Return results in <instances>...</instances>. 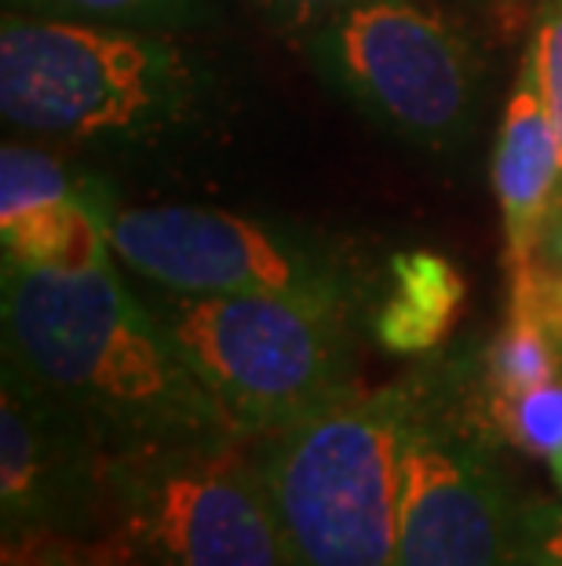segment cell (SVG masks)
Returning <instances> with one entry per match:
<instances>
[{
  "label": "cell",
  "mask_w": 562,
  "mask_h": 566,
  "mask_svg": "<svg viewBox=\"0 0 562 566\" xmlns=\"http://www.w3.org/2000/svg\"><path fill=\"white\" fill-rule=\"evenodd\" d=\"M508 566H562V501H522Z\"/></svg>",
  "instance_id": "19"
},
{
  "label": "cell",
  "mask_w": 562,
  "mask_h": 566,
  "mask_svg": "<svg viewBox=\"0 0 562 566\" xmlns=\"http://www.w3.org/2000/svg\"><path fill=\"white\" fill-rule=\"evenodd\" d=\"M548 464H552V479H555V486H559V493H562V453H559V457H552V461H548Z\"/></svg>",
  "instance_id": "21"
},
{
  "label": "cell",
  "mask_w": 562,
  "mask_h": 566,
  "mask_svg": "<svg viewBox=\"0 0 562 566\" xmlns=\"http://www.w3.org/2000/svg\"><path fill=\"white\" fill-rule=\"evenodd\" d=\"M106 534L142 566H293L253 439L106 457Z\"/></svg>",
  "instance_id": "6"
},
{
  "label": "cell",
  "mask_w": 562,
  "mask_h": 566,
  "mask_svg": "<svg viewBox=\"0 0 562 566\" xmlns=\"http://www.w3.org/2000/svg\"><path fill=\"white\" fill-rule=\"evenodd\" d=\"M475 363V358H471ZM483 399V413L489 431L500 439V446H511L537 461H552L562 453V377L537 384L530 391L505 395V399Z\"/></svg>",
  "instance_id": "15"
},
{
  "label": "cell",
  "mask_w": 562,
  "mask_h": 566,
  "mask_svg": "<svg viewBox=\"0 0 562 566\" xmlns=\"http://www.w3.org/2000/svg\"><path fill=\"white\" fill-rule=\"evenodd\" d=\"M117 263L153 289L187 296L278 293L347 311L369 307L362 268L329 238L201 205H103Z\"/></svg>",
  "instance_id": "8"
},
{
  "label": "cell",
  "mask_w": 562,
  "mask_h": 566,
  "mask_svg": "<svg viewBox=\"0 0 562 566\" xmlns=\"http://www.w3.org/2000/svg\"><path fill=\"white\" fill-rule=\"evenodd\" d=\"M416 413L402 446L399 566H508L522 501L497 461L471 355L413 373Z\"/></svg>",
  "instance_id": "7"
},
{
  "label": "cell",
  "mask_w": 562,
  "mask_h": 566,
  "mask_svg": "<svg viewBox=\"0 0 562 566\" xmlns=\"http://www.w3.org/2000/svg\"><path fill=\"white\" fill-rule=\"evenodd\" d=\"M310 66L358 114L424 154H453L483 111V55L438 8L358 0L304 33Z\"/></svg>",
  "instance_id": "5"
},
{
  "label": "cell",
  "mask_w": 562,
  "mask_h": 566,
  "mask_svg": "<svg viewBox=\"0 0 562 566\" xmlns=\"http://www.w3.org/2000/svg\"><path fill=\"white\" fill-rule=\"evenodd\" d=\"M0 537H103L106 453L63 402L0 366Z\"/></svg>",
  "instance_id": "9"
},
{
  "label": "cell",
  "mask_w": 562,
  "mask_h": 566,
  "mask_svg": "<svg viewBox=\"0 0 562 566\" xmlns=\"http://www.w3.org/2000/svg\"><path fill=\"white\" fill-rule=\"evenodd\" d=\"M110 187L81 176L52 150L0 147V249L19 268H88L114 256L103 205Z\"/></svg>",
  "instance_id": "10"
},
{
  "label": "cell",
  "mask_w": 562,
  "mask_h": 566,
  "mask_svg": "<svg viewBox=\"0 0 562 566\" xmlns=\"http://www.w3.org/2000/svg\"><path fill=\"white\" fill-rule=\"evenodd\" d=\"M494 195L505 220L508 260L530 249L544 216L562 195V139L548 114L530 52H522L516 92L500 117L494 143Z\"/></svg>",
  "instance_id": "11"
},
{
  "label": "cell",
  "mask_w": 562,
  "mask_h": 566,
  "mask_svg": "<svg viewBox=\"0 0 562 566\" xmlns=\"http://www.w3.org/2000/svg\"><path fill=\"white\" fill-rule=\"evenodd\" d=\"M0 566H142L117 537H0Z\"/></svg>",
  "instance_id": "17"
},
{
  "label": "cell",
  "mask_w": 562,
  "mask_h": 566,
  "mask_svg": "<svg viewBox=\"0 0 562 566\" xmlns=\"http://www.w3.org/2000/svg\"><path fill=\"white\" fill-rule=\"evenodd\" d=\"M271 11V19L285 22L289 30H315L318 22L340 15L343 8L358 4V0H259Z\"/></svg>",
  "instance_id": "20"
},
{
  "label": "cell",
  "mask_w": 562,
  "mask_h": 566,
  "mask_svg": "<svg viewBox=\"0 0 562 566\" xmlns=\"http://www.w3.org/2000/svg\"><path fill=\"white\" fill-rule=\"evenodd\" d=\"M205 0H4V11L26 15H59L85 22H114V27L176 30L190 22Z\"/></svg>",
  "instance_id": "16"
},
{
  "label": "cell",
  "mask_w": 562,
  "mask_h": 566,
  "mask_svg": "<svg viewBox=\"0 0 562 566\" xmlns=\"http://www.w3.org/2000/svg\"><path fill=\"white\" fill-rule=\"evenodd\" d=\"M205 66L169 30L4 11L0 114L59 147H150L205 111Z\"/></svg>",
  "instance_id": "2"
},
{
  "label": "cell",
  "mask_w": 562,
  "mask_h": 566,
  "mask_svg": "<svg viewBox=\"0 0 562 566\" xmlns=\"http://www.w3.org/2000/svg\"><path fill=\"white\" fill-rule=\"evenodd\" d=\"M4 363L63 402L106 457L242 439L117 256L88 268H0Z\"/></svg>",
  "instance_id": "1"
},
{
  "label": "cell",
  "mask_w": 562,
  "mask_h": 566,
  "mask_svg": "<svg viewBox=\"0 0 562 566\" xmlns=\"http://www.w3.org/2000/svg\"><path fill=\"white\" fill-rule=\"evenodd\" d=\"M526 52L533 59L548 114H552L555 132L562 139V0H541Z\"/></svg>",
  "instance_id": "18"
},
{
  "label": "cell",
  "mask_w": 562,
  "mask_h": 566,
  "mask_svg": "<svg viewBox=\"0 0 562 566\" xmlns=\"http://www.w3.org/2000/svg\"><path fill=\"white\" fill-rule=\"evenodd\" d=\"M416 380L358 388L253 439L293 566H399L402 446Z\"/></svg>",
  "instance_id": "3"
},
{
  "label": "cell",
  "mask_w": 562,
  "mask_h": 566,
  "mask_svg": "<svg viewBox=\"0 0 562 566\" xmlns=\"http://www.w3.org/2000/svg\"><path fill=\"white\" fill-rule=\"evenodd\" d=\"M464 274L435 249H405L388 260V285L373 300V340L388 355L424 358L446 344L464 311Z\"/></svg>",
  "instance_id": "12"
},
{
  "label": "cell",
  "mask_w": 562,
  "mask_h": 566,
  "mask_svg": "<svg viewBox=\"0 0 562 566\" xmlns=\"http://www.w3.org/2000/svg\"><path fill=\"white\" fill-rule=\"evenodd\" d=\"M478 391L486 399L530 391L537 384L562 377V347L541 325L508 315V322L471 355Z\"/></svg>",
  "instance_id": "13"
},
{
  "label": "cell",
  "mask_w": 562,
  "mask_h": 566,
  "mask_svg": "<svg viewBox=\"0 0 562 566\" xmlns=\"http://www.w3.org/2000/svg\"><path fill=\"white\" fill-rule=\"evenodd\" d=\"M142 296L242 439L358 391V311L278 293L187 296L150 285Z\"/></svg>",
  "instance_id": "4"
},
{
  "label": "cell",
  "mask_w": 562,
  "mask_h": 566,
  "mask_svg": "<svg viewBox=\"0 0 562 566\" xmlns=\"http://www.w3.org/2000/svg\"><path fill=\"white\" fill-rule=\"evenodd\" d=\"M508 315L541 325L562 347V195L530 249L508 260Z\"/></svg>",
  "instance_id": "14"
}]
</instances>
